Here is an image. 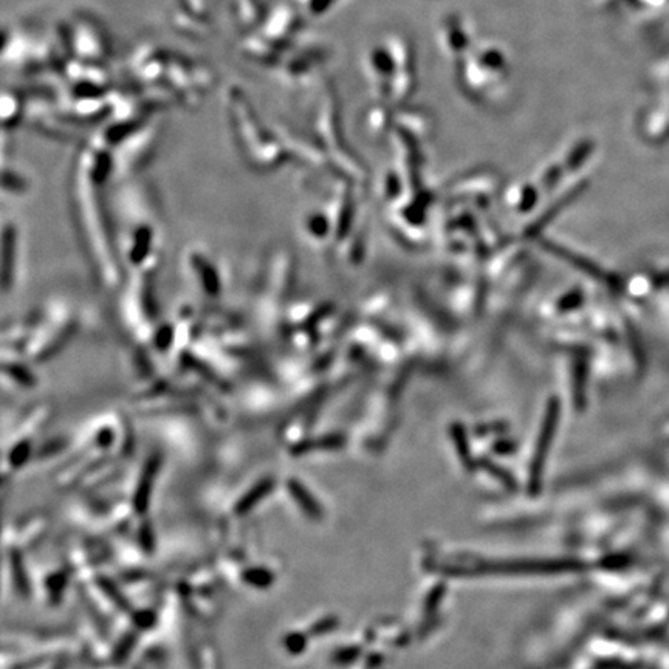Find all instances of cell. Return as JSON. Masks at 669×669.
I'll return each instance as SVG.
<instances>
[{
  "mask_svg": "<svg viewBox=\"0 0 669 669\" xmlns=\"http://www.w3.org/2000/svg\"><path fill=\"white\" fill-rule=\"evenodd\" d=\"M544 247H546L550 253H554L555 256H559L561 259H565V262H569L570 266H574L575 268H580V270L584 271L587 276L593 277V279H597L600 283L606 284V287L610 288V290L619 292V290L623 288L619 277L614 276V275H608L606 271L601 270L600 267L595 266L592 262H589V260L584 259V258L574 255V253H570V251L563 249V247L550 244V242H544Z\"/></svg>",
  "mask_w": 669,
  "mask_h": 669,
  "instance_id": "1",
  "label": "cell"
},
{
  "mask_svg": "<svg viewBox=\"0 0 669 669\" xmlns=\"http://www.w3.org/2000/svg\"><path fill=\"white\" fill-rule=\"evenodd\" d=\"M14 256H16V231L14 228H8L4 232V287H10V275L14 270Z\"/></svg>",
  "mask_w": 669,
  "mask_h": 669,
  "instance_id": "2",
  "label": "cell"
},
{
  "mask_svg": "<svg viewBox=\"0 0 669 669\" xmlns=\"http://www.w3.org/2000/svg\"><path fill=\"white\" fill-rule=\"evenodd\" d=\"M194 264H195V270L202 275V283H203L206 292L211 294H217L221 285H219V276H217L214 267L206 264L205 259L200 258V256L194 258Z\"/></svg>",
  "mask_w": 669,
  "mask_h": 669,
  "instance_id": "3",
  "label": "cell"
}]
</instances>
